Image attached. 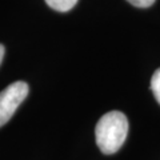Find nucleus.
I'll list each match as a JSON object with an SVG mask.
<instances>
[{
  "instance_id": "423d86ee",
  "label": "nucleus",
  "mask_w": 160,
  "mask_h": 160,
  "mask_svg": "<svg viewBox=\"0 0 160 160\" xmlns=\"http://www.w3.org/2000/svg\"><path fill=\"white\" fill-rule=\"evenodd\" d=\"M4 52H6V48H4V46H3V44H0V64H2V62H3Z\"/></svg>"
},
{
  "instance_id": "7ed1b4c3",
  "label": "nucleus",
  "mask_w": 160,
  "mask_h": 160,
  "mask_svg": "<svg viewBox=\"0 0 160 160\" xmlns=\"http://www.w3.org/2000/svg\"><path fill=\"white\" fill-rule=\"evenodd\" d=\"M46 3L55 11L67 12L76 6L78 0H46Z\"/></svg>"
},
{
  "instance_id": "20e7f679",
  "label": "nucleus",
  "mask_w": 160,
  "mask_h": 160,
  "mask_svg": "<svg viewBox=\"0 0 160 160\" xmlns=\"http://www.w3.org/2000/svg\"><path fill=\"white\" fill-rule=\"evenodd\" d=\"M151 89L153 92L155 99L158 100V103L160 104V68L155 71L151 79Z\"/></svg>"
},
{
  "instance_id": "39448f33",
  "label": "nucleus",
  "mask_w": 160,
  "mask_h": 160,
  "mask_svg": "<svg viewBox=\"0 0 160 160\" xmlns=\"http://www.w3.org/2000/svg\"><path fill=\"white\" fill-rule=\"evenodd\" d=\"M127 2L138 8H148L155 3V0H127Z\"/></svg>"
},
{
  "instance_id": "f257e3e1",
  "label": "nucleus",
  "mask_w": 160,
  "mask_h": 160,
  "mask_svg": "<svg viewBox=\"0 0 160 160\" xmlns=\"http://www.w3.org/2000/svg\"><path fill=\"white\" fill-rule=\"evenodd\" d=\"M128 133V120L123 112L111 111L103 115L96 124L95 135L99 149L106 155L118 152Z\"/></svg>"
},
{
  "instance_id": "f03ea898",
  "label": "nucleus",
  "mask_w": 160,
  "mask_h": 160,
  "mask_svg": "<svg viewBox=\"0 0 160 160\" xmlns=\"http://www.w3.org/2000/svg\"><path fill=\"white\" fill-rule=\"evenodd\" d=\"M29 87L26 82H15L0 92V127H3L19 106L28 96Z\"/></svg>"
}]
</instances>
